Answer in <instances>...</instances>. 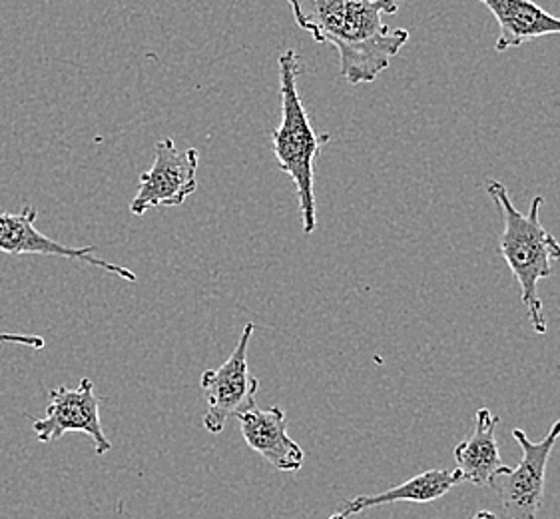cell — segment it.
Here are the masks:
<instances>
[{"label":"cell","instance_id":"12","mask_svg":"<svg viewBox=\"0 0 560 519\" xmlns=\"http://www.w3.org/2000/svg\"><path fill=\"white\" fill-rule=\"evenodd\" d=\"M459 482H463V474L459 470H429V472L407 480L401 486L385 489L382 494L353 497L337 509L336 514H331L329 519H351L365 509L382 508V506L397 504V501L431 504L448 494Z\"/></svg>","mask_w":560,"mask_h":519},{"label":"cell","instance_id":"8","mask_svg":"<svg viewBox=\"0 0 560 519\" xmlns=\"http://www.w3.org/2000/svg\"><path fill=\"white\" fill-rule=\"evenodd\" d=\"M36 218H38V210L34 206H23L21 212H0V252L12 254V256L36 254V256L77 260L82 264L110 272L126 282L138 280V276L130 268H124L94 256V250H96L94 246L72 249L46 237L36 228Z\"/></svg>","mask_w":560,"mask_h":519},{"label":"cell","instance_id":"5","mask_svg":"<svg viewBox=\"0 0 560 519\" xmlns=\"http://www.w3.org/2000/svg\"><path fill=\"white\" fill-rule=\"evenodd\" d=\"M254 324H246L236 348L230 358L215 370H206L200 378L208 412L203 416V428L210 434H220L228 419L242 416L256 406L259 382L249 373L247 348L254 336Z\"/></svg>","mask_w":560,"mask_h":519},{"label":"cell","instance_id":"11","mask_svg":"<svg viewBox=\"0 0 560 519\" xmlns=\"http://www.w3.org/2000/svg\"><path fill=\"white\" fill-rule=\"evenodd\" d=\"M499 23V38L494 43L497 53L533 43L542 36L560 34V19L540 9L533 0H479Z\"/></svg>","mask_w":560,"mask_h":519},{"label":"cell","instance_id":"4","mask_svg":"<svg viewBox=\"0 0 560 519\" xmlns=\"http://www.w3.org/2000/svg\"><path fill=\"white\" fill-rule=\"evenodd\" d=\"M513 436L523 450V460L516 468H509L494 477V492L501 499V508L509 519H537L545 501V480L550 453L560 438V419L552 424L547 438L528 440L523 429H513Z\"/></svg>","mask_w":560,"mask_h":519},{"label":"cell","instance_id":"10","mask_svg":"<svg viewBox=\"0 0 560 519\" xmlns=\"http://www.w3.org/2000/svg\"><path fill=\"white\" fill-rule=\"evenodd\" d=\"M499 416H494L489 407H481L475 414V428L471 436L457 443L455 462L465 482L472 486H491L494 477L503 475L509 465H504L499 452V441L494 429L499 426Z\"/></svg>","mask_w":560,"mask_h":519},{"label":"cell","instance_id":"1","mask_svg":"<svg viewBox=\"0 0 560 519\" xmlns=\"http://www.w3.org/2000/svg\"><path fill=\"white\" fill-rule=\"evenodd\" d=\"M293 19L319 45L336 46L341 77L351 86L370 84L409 43V31L389 28L385 14L399 0H288Z\"/></svg>","mask_w":560,"mask_h":519},{"label":"cell","instance_id":"6","mask_svg":"<svg viewBox=\"0 0 560 519\" xmlns=\"http://www.w3.org/2000/svg\"><path fill=\"white\" fill-rule=\"evenodd\" d=\"M200 154L196 148L178 150L172 138L158 140L154 162L138 181L130 215L144 216L156 206H179L198 191Z\"/></svg>","mask_w":560,"mask_h":519},{"label":"cell","instance_id":"9","mask_svg":"<svg viewBox=\"0 0 560 519\" xmlns=\"http://www.w3.org/2000/svg\"><path fill=\"white\" fill-rule=\"evenodd\" d=\"M240 429L247 446L259 453L266 462L280 472H300L305 462V453L298 441L290 438L285 412L280 406L268 410H249L237 416Z\"/></svg>","mask_w":560,"mask_h":519},{"label":"cell","instance_id":"7","mask_svg":"<svg viewBox=\"0 0 560 519\" xmlns=\"http://www.w3.org/2000/svg\"><path fill=\"white\" fill-rule=\"evenodd\" d=\"M101 404L102 397L96 395L90 378H82L77 388H55L50 392L45 418L33 422L34 434L38 441L52 443L68 431H80L92 440L96 455H106L113 450V443L102 428Z\"/></svg>","mask_w":560,"mask_h":519},{"label":"cell","instance_id":"3","mask_svg":"<svg viewBox=\"0 0 560 519\" xmlns=\"http://www.w3.org/2000/svg\"><path fill=\"white\" fill-rule=\"evenodd\" d=\"M280 68L281 123L271 132V148L281 172H285L298 193L300 215H302L303 234H314L317 227L315 208V162L322 154V148L331 140V136L315 132L312 118L305 111L300 91V60L295 50H285L278 58Z\"/></svg>","mask_w":560,"mask_h":519},{"label":"cell","instance_id":"14","mask_svg":"<svg viewBox=\"0 0 560 519\" xmlns=\"http://www.w3.org/2000/svg\"><path fill=\"white\" fill-rule=\"evenodd\" d=\"M471 519H497L493 511H489V509H482L479 514H475Z\"/></svg>","mask_w":560,"mask_h":519},{"label":"cell","instance_id":"13","mask_svg":"<svg viewBox=\"0 0 560 519\" xmlns=\"http://www.w3.org/2000/svg\"><path fill=\"white\" fill-rule=\"evenodd\" d=\"M2 344H19V346H28L34 350H43L46 346V339L36 334H11V332H2L0 334V346Z\"/></svg>","mask_w":560,"mask_h":519},{"label":"cell","instance_id":"2","mask_svg":"<svg viewBox=\"0 0 560 519\" xmlns=\"http://www.w3.org/2000/svg\"><path fill=\"white\" fill-rule=\"evenodd\" d=\"M487 194L503 216L499 252L521 286V300L527 308L528 322L537 334L547 332V320L538 296V282L552 276V266L560 264V244L540 222L542 196H537L528 215L516 210L503 182H487Z\"/></svg>","mask_w":560,"mask_h":519}]
</instances>
